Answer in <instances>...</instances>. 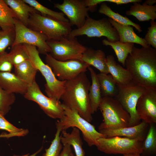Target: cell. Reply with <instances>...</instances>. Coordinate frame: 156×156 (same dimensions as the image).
Wrapping results in <instances>:
<instances>
[{"label": "cell", "instance_id": "6da1fadb", "mask_svg": "<svg viewBox=\"0 0 156 156\" xmlns=\"http://www.w3.org/2000/svg\"><path fill=\"white\" fill-rule=\"evenodd\" d=\"M132 82L146 89H156V49L148 45L134 47L125 62Z\"/></svg>", "mask_w": 156, "mask_h": 156}, {"label": "cell", "instance_id": "7a4b0ae2", "mask_svg": "<svg viewBox=\"0 0 156 156\" xmlns=\"http://www.w3.org/2000/svg\"><path fill=\"white\" fill-rule=\"evenodd\" d=\"M90 82L85 72L74 79L66 81L64 91L60 99L64 105L75 109L89 122L92 120L88 97Z\"/></svg>", "mask_w": 156, "mask_h": 156}, {"label": "cell", "instance_id": "3957f363", "mask_svg": "<svg viewBox=\"0 0 156 156\" xmlns=\"http://www.w3.org/2000/svg\"><path fill=\"white\" fill-rule=\"evenodd\" d=\"M23 44L29 60L38 70L41 73L46 80L45 91L47 96L59 101L64 91L66 81H60L56 78L51 68L42 60L36 47L25 44Z\"/></svg>", "mask_w": 156, "mask_h": 156}, {"label": "cell", "instance_id": "277c9868", "mask_svg": "<svg viewBox=\"0 0 156 156\" xmlns=\"http://www.w3.org/2000/svg\"><path fill=\"white\" fill-rule=\"evenodd\" d=\"M62 105L64 115L56 122V128L62 131L71 127H76L81 131L84 140L89 146H96L98 139L104 137L103 135L96 130L94 125L80 116L75 109L62 103Z\"/></svg>", "mask_w": 156, "mask_h": 156}, {"label": "cell", "instance_id": "5b68a950", "mask_svg": "<svg viewBox=\"0 0 156 156\" xmlns=\"http://www.w3.org/2000/svg\"><path fill=\"white\" fill-rule=\"evenodd\" d=\"M99 108L103 119L99 127V131L129 127L130 116L115 99L103 97Z\"/></svg>", "mask_w": 156, "mask_h": 156}, {"label": "cell", "instance_id": "8992f818", "mask_svg": "<svg viewBox=\"0 0 156 156\" xmlns=\"http://www.w3.org/2000/svg\"><path fill=\"white\" fill-rule=\"evenodd\" d=\"M72 26L69 22L35 12L30 14L27 27L43 33L48 40H58L68 36L72 30Z\"/></svg>", "mask_w": 156, "mask_h": 156}, {"label": "cell", "instance_id": "52a82bcc", "mask_svg": "<svg viewBox=\"0 0 156 156\" xmlns=\"http://www.w3.org/2000/svg\"><path fill=\"white\" fill-rule=\"evenodd\" d=\"M83 35L89 37L104 36L111 41H118L119 39L117 31L108 19L106 18L96 20L89 16L82 27L72 30L67 37L72 38Z\"/></svg>", "mask_w": 156, "mask_h": 156}, {"label": "cell", "instance_id": "ba28073f", "mask_svg": "<svg viewBox=\"0 0 156 156\" xmlns=\"http://www.w3.org/2000/svg\"><path fill=\"white\" fill-rule=\"evenodd\" d=\"M47 43L50 49L49 54L53 58L60 61L81 60L82 55L87 48L76 37H62L58 40H48Z\"/></svg>", "mask_w": 156, "mask_h": 156}, {"label": "cell", "instance_id": "9c48e42d", "mask_svg": "<svg viewBox=\"0 0 156 156\" xmlns=\"http://www.w3.org/2000/svg\"><path fill=\"white\" fill-rule=\"evenodd\" d=\"M143 142L138 139L118 136L103 137L98 139L96 146L99 150L107 154H141Z\"/></svg>", "mask_w": 156, "mask_h": 156}, {"label": "cell", "instance_id": "30bf717a", "mask_svg": "<svg viewBox=\"0 0 156 156\" xmlns=\"http://www.w3.org/2000/svg\"><path fill=\"white\" fill-rule=\"evenodd\" d=\"M117 86L118 91L115 99L130 116L129 127L138 124L141 122V120L137 112V104L139 98L144 92L146 88L133 82L125 86Z\"/></svg>", "mask_w": 156, "mask_h": 156}, {"label": "cell", "instance_id": "8fae6325", "mask_svg": "<svg viewBox=\"0 0 156 156\" xmlns=\"http://www.w3.org/2000/svg\"><path fill=\"white\" fill-rule=\"evenodd\" d=\"M14 29L15 38L12 46L25 44L37 47L39 53L46 55L50 52L47 43L48 38L43 33L31 29L17 19L14 21Z\"/></svg>", "mask_w": 156, "mask_h": 156}, {"label": "cell", "instance_id": "7c38bea8", "mask_svg": "<svg viewBox=\"0 0 156 156\" xmlns=\"http://www.w3.org/2000/svg\"><path fill=\"white\" fill-rule=\"evenodd\" d=\"M24 97L37 103L44 112L50 117L60 119L64 115L62 103L58 101L45 96L35 81L28 86L24 95Z\"/></svg>", "mask_w": 156, "mask_h": 156}, {"label": "cell", "instance_id": "4fadbf2b", "mask_svg": "<svg viewBox=\"0 0 156 156\" xmlns=\"http://www.w3.org/2000/svg\"><path fill=\"white\" fill-rule=\"evenodd\" d=\"M45 61L56 77H57L59 80L62 81L74 79L80 73L85 72L90 66L78 60L59 61L48 53L46 55Z\"/></svg>", "mask_w": 156, "mask_h": 156}, {"label": "cell", "instance_id": "5bb4252c", "mask_svg": "<svg viewBox=\"0 0 156 156\" xmlns=\"http://www.w3.org/2000/svg\"><path fill=\"white\" fill-rule=\"evenodd\" d=\"M54 7L60 10L68 18L72 26L77 28L82 27L89 16V9L85 0H64L61 4L55 3Z\"/></svg>", "mask_w": 156, "mask_h": 156}, {"label": "cell", "instance_id": "9a60e30c", "mask_svg": "<svg viewBox=\"0 0 156 156\" xmlns=\"http://www.w3.org/2000/svg\"><path fill=\"white\" fill-rule=\"evenodd\" d=\"M136 109L141 120L156 123V89H146L138 101Z\"/></svg>", "mask_w": 156, "mask_h": 156}, {"label": "cell", "instance_id": "2e32d148", "mask_svg": "<svg viewBox=\"0 0 156 156\" xmlns=\"http://www.w3.org/2000/svg\"><path fill=\"white\" fill-rule=\"evenodd\" d=\"M149 125V124L142 120L138 124L133 126L114 129L102 130L99 132L105 138L123 136L143 141L147 133Z\"/></svg>", "mask_w": 156, "mask_h": 156}, {"label": "cell", "instance_id": "e0dca14e", "mask_svg": "<svg viewBox=\"0 0 156 156\" xmlns=\"http://www.w3.org/2000/svg\"><path fill=\"white\" fill-rule=\"evenodd\" d=\"M28 86L14 73L0 72V87L8 92L24 95Z\"/></svg>", "mask_w": 156, "mask_h": 156}, {"label": "cell", "instance_id": "ac0fdd59", "mask_svg": "<svg viewBox=\"0 0 156 156\" xmlns=\"http://www.w3.org/2000/svg\"><path fill=\"white\" fill-rule=\"evenodd\" d=\"M106 62L109 73L111 74L118 86H125L132 82L129 72L117 63L112 55L106 56Z\"/></svg>", "mask_w": 156, "mask_h": 156}, {"label": "cell", "instance_id": "d6986e66", "mask_svg": "<svg viewBox=\"0 0 156 156\" xmlns=\"http://www.w3.org/2000/svg\"><path fill=\"white\" fill-rule=\"evenodd\" d=\"M106 57L104 52L101 49L87 48L82 55L81 61L95 67L101 73L107 74L109 72L106 62Z\"/></svg>", "mask_w": 156, "mask_h": 156}, {"label": "cell", "instance_id": "ffe728a7", "mask_svg": "<svg viewBox=\"0 0 156 156\" xmlns=\"http://www.w3.org/2000/svg\"><path fill=\"white\" fill-rule=\"evenodd\" d=\"M112 25L117 31L119 37V41L122 43H136L142 47L148 45L144 38L140 37L134 32L133 27L118 23L110 18H108Z\"/></svg>", "mask_w": 156, "mask_h": 156}, {"label": "cell", "instance_id": "44dd1931", "mask_svg": "<svg viewBox=\"0 0 156 156\" xmlns=\"http://www.w3.org/2000/svg\"><path fill=\"white\" fill-rule=\"evenodd\" d=\"M128 16H133L140 21H154L156 19V5H149L144 3H133L126 12Z\"/></svg>", "mask_w": 156, "mask_h": 156}, {"label": "cell", "instance_id": "7402d4cb", "mask_svg": "<svg viewBox=\"0 0 156 156\" xmlns=\"http://www.w3.org/2000/svg\"><path fill=\"white\" fill-rule=\"evenodd\" d=\"M12 10L18 19L27 26L30 14L38 13L35 8L25 3L23 0H4Z\"/></svg>", "mask_w": 156, "mask_h": 156}, {"label": "cell", "instance_id": "603a6c76", "mask_svg": "<svg viewBox=\"0 0 156 156\" xmlns=\"http://www.w3.org/2000/svg\"><path fill=\"white\" fill-rule=\"evenodd\" d=\"M91 77L92 83L89 87L88 97L92 114L99 108L102 96L97 74L92 68H88Z\"/></svg>", "mask_w": 156, "mask_h": 156}, {"label": "cell", "instance_id": "cb8c5ba5", "mask_svg": "<svg viewBox=\"0 0 156 156\" xmlns=\"http://www.w3.org/2000/svg\"><path fill=\"white\" fill-rule=\"evenodd\" d=\"M61 141L63 145L68 144L72 146L74 150L76 156H85L84 151L82 147L83 143L81 138L79 130L76 127H73L70 133L66 130L62 131Z\"/></svg>", "mask_w": 156, "mask_h": 156}, {"label": "cell", "instance_id": "d4e9b609", "mask_svg": "<svg viewBox=\"0 0 156 156\" xmlns=\"http://www.w3.org/2000/svg\"><path fill=\"white\" fill-rule=\"evenodd\" d=\"M14 67L15 74L28 86L36 81L38 70L29 59Z\"/></svg>", "mask_w": 156, "mask_h": 156}, {"label": "cell", "instance_id": "484cf974", "mask_svg": "<svg viewBox=\"0 0 156 156\" xmlns=\"http://www.w3.org/2000/svg\"><path fill=\"white\" fill-rule=\"evenodd\" d=\"M102 43L104 45L111 47L115 52L118 61L123 66H125L127 58L134 46L133 43H122L119 40L111 41L105 39L103 40Z\"/></svg>", "mask_w": 156, "mask_h": 156}, {"label": "cell", "instance_id": "4316f807", "mask_svg": "<svg viewBox=\"0 0 156 156\" xmlns=\"http://www.w3.org/2000/svg\"><path fill=\"white\" fill-rule=\"evenodd\" d=\"M102 97H115L118 91L116 83L111 75L100 73L97 74Z\"/></svg>", "mask_w": 156, "mask_h": 156}, {"label": "cell", "instance_id": "83f0119b", "mask_svg": "<svg viewBox=\"0 0 156 156\" xmlns=\"http://www.w3.org/2000/svg\"><path fill=\"white\" fill-rule=\"evenodd\" d=\"M149 124L147 133L142 142L141 156H155L156 155V123Z\"/></svg>", "mask_w": 156, "mask_h": 156}, {"label": "cell", "instance_id": "f1b7e54d", "mask_svg": "<svg viewBox=\"0 0 156 156\" xmlns=\"http://www.w3.org/2000/svg\"><path fill=\"white\" fill-rule=\"evenodd\" d=\"M98 11L99 13L105 15L118 23L125 25H131L134 27L139 32L142 31L139 25L134 23L127 17L114 12L105 2L101 3Z\"/></svg>", "mask_w": 156, "mask_h": 156}, {"label": "cell", "instance_id": "f546056e", "mask_svg": "<svg viewBox=\"0 0 156 156\" xmlns=\"http://www.w3.org/2000/svg\"><path fill=\"white\" fill-rule=\"evenodd\" d=\"M18 18L4 0H0V27L3 30L14 29V22Z\"/></svg>", "mask_w": 156, "mask_h": 156}, {"label": "cell", "instance_id": "4dcf8cb0", "mask_svg": "<svg viewBox=\"0 0 156 156\" xmlns=\"http://www.w3.org/2000/svg\"><path fill=\"white\" fill-rule=\"evenodd\" d=\"M27 4L40 12L42 15L49 16L64 22H69L68 19L65 17V15L62 12H55L51 10L42 5L35 0H23Z\"/></svg>", "mask_w": 156, "mask_h": 156}, {"label": "cell", "instance_id": "1f68e13d", "mask_svg": "<svg viewBox=\"0 0 156 156\" xmlns=\"http://www.w3.org/2000/svg\"><path fill=\"white\" fill-rule=\"evenodd\" d=\"M8 57L14 66L29 59L23 44L12 46L10 51L8 53Z\"/></svg>", "mask_w": 156, "mask_h": 156}, {"label": "cell", "instance_id": "d6a6232c", "mask_svg": "<svg viewBox=\"0 0 156 156\" xmlns=\"http://www.w3.org/2000/svg\"><path fill=\"white\" fill-rule=\"evenodd\" d=\"M16 96L14 94L6 92L0 87V112L4 116L11 109V106L14 103Z\"/></svg>", "mask_w": 156, "mask_h": 156}, {"label": "cell", "instance_id": "836d02e7", "mask_svg": "<svg viewBox=\"0 0 156 156\" xmlns=\"http://www.w3.org/2000/svg\"><path fill=\"white\" fill-rule=\"evenodd\" d=\"M15 38L14 29L0 30V55L5 52L8 47L12 46Z\"/></svg>", "mask_w": 156, "mask_h": 156}, {"label": "cell", "instance_id": "e575fe53", "mask_svg": "<svg viewBox=\"0 0 156 156\" xmlns=\"http://www.w3.org/2000/svg\"><path fill=\"white\" fill-rule=\"evenodd\" d=\"M55 137L49 147L45 150V152L42 156H59L62 148L61 141V129L56 128Z\"/></svg>", "mask_w": 156, "mask_h": 156}, {"label": "cell", "instance_id": "d590c367", "mask_svg": "<svg viewBox=\"0 0 156 156\" xmlns=\"http://www.w3.org/2000/svg\"><path fill=\"white\" fill-rule=\"evenodd\" d=\"M0 129L9 132L11 135L15 134L17 136L25 135L27 132V130L18 128L10 123L5 118L4 116L0 112Z\"/></svg>", "mask_w": 156, "mask_h": 156}, {"label": "cell", "instance_id": "8d00e7d4", "mask_svg": "<svg viewBox=\"0 0 156 156\" xmlns=\"http://www.w3.org/2000/svg\"><path fill=\"white\" fill-rule=\"evenodd\" d=\"M150 24L144 38L148 45L156 49V22L151 21Z\"/></svg>", "mask_w": 156, "mask_h": 156}, {"label": "cell", "instance_id": "74e56055", "mask_svg": "<svg viewBox=\"0 0 156 156\" xmlns=\"http://www.w3.org/2000/svg\"><path fill=\"white\" fill-rule=\"evenodd\" d=\"M142 1V0H86L85 2L87 7L93 8L98 4L106 2L112 3L117 5H119L131 3H140Z\"/></svg>", "mask_w": 156, "mask_h": 156}, {"label": "cell", "instance_id": "f35d334b", "mask_svg": "<svg viewBox=\"0 0 156 156\" xmlns=\"http://www.w3.org/2000/svg\"><path fill=\"white\" fill-rule=\"evenodd\" d=\"M13 67L8 59L7 53L5 52L0 55V72H11Z\"/></svg>", "mask_w": 156, "mask_h": 156}, {"label": "cell", "instance_id": "ab89813d", "mask_svg": "<svg viewBox=\"0 0 156 156\" xmlns=\"http://www.w3.org/2000/svg\"><path fill=\"white\" fill-rule=\"evenodd\" d=\"M73 154L71 146L66 144L63 145L62 150L59 156H72Z\"/></svg>", "mask_w": 156, "mask_h": 156}, {"label": "cell", "instance_id": "60d3db41", "mask_svg": "<svg viewBox=\"0 0 156 156\" xmlns=\"http://www.w3.org/2000/svg\"><path fill=\"white\" fill-rule=\"evenodd\" d=\"M43 148V147H42L38 150L36 152L34 153V154L31 155H29V154L28 153L25 155H14L13 156H36L37 155L40 153L42 150Z\"/></svg>", "mask_w": 156, "mask_h": 156}, {"label": "cell", "instance_id": "b9f144b4", "mask_svg": "<svg viewBox=\"0 0 156 156\" xmlns=\"http://www.w3.org/2000/svg\"><path fill=\"white\" fill-rule=\"evenodd\" d=\"M156 2V0H147L144 3L149 5H153Z\"/></svg>", "mask_w": 156, "mask_h": 156}, {"label": "cell", "instance_id": "7bdbcfd3", "mask_svg": "<svg viewBox=\"0 0 156 156\" xmlns=\"http://www.w3.org/2000/svg\"><path fill=\"white\" fill-rule=\"evenodd\" d=\"M122 156H141V154L138 153H133L123 155Z\"/></svg>", "mask_w": 156, "mask_h": 156}, {"label": "cell", "instance_id": "ee69618b", "mask_svg": "<svg viewBox=\"0 0 156 156\" xmlns=\"http://www.w3.org/2000/svg\"><path fill=\"white\" fill-rule=\"evenodd\" d=\"M72 156H74V155H73V154Z\"/></svg>", "mask_w": 156, "mask_h": 156}]
</instances>
